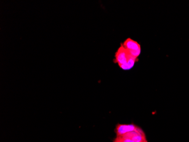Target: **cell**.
I'll return each instance as SVG.
<instances>
[{
  "mask_svg": "<svg viewBox=\"0 0 189 142\" xmlns=\"http://www.w3.org/2000/svg\"><path fill=\"white\" fill-rule=\"evenodd\" d=\"M118 138L121 142H134L131 139H125V138H123L120 136H118Z\"/></svg>",
  "mask_w": 189,
  "mask_h": 142,
  "instance_id": "4",
  "label": "cell"
},
{
  "mask_svg": "<svg viewBox=\"0 0 189 142\" xmlns=\"http://www.w3.org/2000/svg\"><path fill=\"white\" fill-rule=\"evenodd\" d=\"M140 130L139 127L134 124H118L116 127V133L118 136H120L130 132Z\"/></svg>",
  "mask_w": 189,
  "mask_h": 142,
  "instance_id": "3",
  "label": "cell"
},
{
  "mask_svg": "<svg viewBox=\"0 0 189 142\" xmlns=\"http://www.w3.org/2000/svg\"><path fill=\"white\" fill-rule=\"evenodd\" d=\"M137 60H138V59L132 57L129 54V51L123 47L122 44L121 45L120 47L116 52L114 60L121 68L123 70H130L134 67Z\"/></svg>",
  "mask_w": 189,
  "mask_h": 142,
  "instance_id": "1",
  "label": "cell"
},
{
  "mask_svg": "<svg viewBox=\"0 0 189 142\" xmlns=\"http://www.w3.org/2000/svg\"><path fill=\"white\" fill-rule=\"evenodd\" d=\"M116 142V141H115V142Z\"/></svg>",
  "mask_w": 189,
  "mask_h": 142,
  "instance_id": "5",
  "label": "cell"
},
{
  "mask_svg": "<svg viewBox=\"0 0 189 142\" xmlns=\"http://www.w3.org/2000/svg\"><path fill=\"white\" fill-rule=\"evenodd\" d=\"M122 45L132 57L138 59L141 52V47L137 42L132 39L131 38H127L125 40Z\"/></svg>",
  "mask_w": 189,
  "mask_h": 142,
  "instance_id": "2",
  "label": "cell"
}]
</instances>
